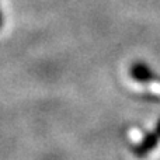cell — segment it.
I'll use <instances>...</instances> for the list:
<instances>
[{
  "label": "cell",
  "mask_w": 160,
  "mask_h": 160,
  "mask_svg": "<svg viewBox=\"0 0 160 160\" xmlns=\"http://www.w3.org/2000/svg\"><path fill=\"white\" fill-rule=\"evenodd\" d=\"M129 73L132 76V79L139 83H155V82L160 83V76L146 62H142V61L133 62L129 69Z\"/></svg>",
  "instance_id": "6da1fadb"
},
{
  "label": "cell",
  "mask_w": 160,
  "mask_h": 160,
  "mask_svg": "<svg viewBox=\"0 0 160 160\" xmlns=\"http://www.w3.org/2000/svg\"><path fill=\"white\" fill-rule=\"evenodd\" d=\"M159 142H160V119H159L158 125H156L155 131H153L152 133H148L139 143H136L135 146L132 148V150H133V153H135V156H138V158H145L148 153H150L152 150L156 149Z\"/></svg>",
  "instance_id": "7a4b0ae2"
},
{
  "label": "cell",
  "mask_w": 160,
  "mask_h": 160,
  "mask_svg": "<svg viewBox=\"0 0 160 160\" xmlns=\"http://www.w3.org/2000/svg\"><path fill=\"white\" fill-rule=\"evenodd\" d=\"M3 25V16H2V11H0V28H2Z\"/></svg>",
  "instance_id": "3957f363"
}]
</instances>
